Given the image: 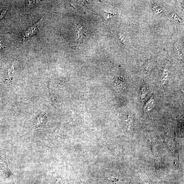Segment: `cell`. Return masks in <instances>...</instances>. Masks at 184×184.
Masks as SVG:
<instances>
[{
    "instance_id": "1",
    "label": "cell",
    "mask_w": 184,
    "mask_h": 184,
    "mask_svg": "<svg viewBox=\"0 0 184 184\" xmlns=\"http://www.w3.org/2000/svg\"><path fill=\"white\" fill-rule=\"evenodd\" d=\"M43 19V18H42L37 23L27 30L23 35V41H26L37 32L41 26Z\"/></svg>"
},
{
    "instance_id": "2",
    "label": "cell",
    "mask_w": 184,
    "mask_h": 184,
    "mask_svg": "<svg viewBox=\"0 0 184 184\" xmlns=\"http://www.w3.org/2000/svg\"><path fill=\"white\" fill-rule=\"evenodd\" d=\"M99 14L100 17L105 21L108 20L116 15L114 14L107 13V12L104 11L100 12Z\"/></svg>"
},
{
    "instance_id": "3",
    "label": "cell",
    "mask_w": 184,
    "mask_h": 184,
    "mask_svg": "<svg viewBox=\"0 0 184 184\" xmlns=\"http://www.w3.org/2000/svg\"><path fill=\"white\" fill-rule=\"evenodd\" d=\"M40 1H26V10L30 11L34 8L35 6L39 3Z\"/></svg>"
},
{
    "instance_id": "4",
    "label": "cell",
    "mask_w": 184,
    "mask_h": 184,
    "mask_svg": "<svg viewBox=\"0 0 184 184\" xmlns=\"http://www.w3.org/2000/svg\"><path fill=\"white\" fill-rule=\"evenodd\" d=\"M154 98H152L147 103L144 108V111L145 112L149 111L154 106Z\"/></svg>"
},
{
    "instance_id": "5",
    "label": "cell",
    "mask_w": 184,
    "mask_h": 184,
    "mask_svg": "<svg viewBox=\"0 0 184 184\" xmlns=\"http://www.w3.org/2000/svg\"><path fill=\"white\" fill-rule=\"evenodd\" d=\"M78 35V39L84 37L86 35V30L84 26H78L77 29Z\"/></svg>"
},
{
    "instance_id": "6",
    "label": "cell",
    "mask_w": 184,
    "mask_h": 184,
    "mask_svg": "<svg viewBox=\"0 0 184 184\" xmlns=\"http://www.w3.org/2000/svg\"><path fill=\"white\" fill-rule=\"evenodd\" d=\"M7 11V10H3L0 12V21L5 16Z\"/></svg>"
},
{
    "instance_id": "7",
    "label": "cell",
    "mask_w": 184,
    "mask_h": 184,
    "mask_svg": "<svg viewBox=\"0 0 184 184\" xmlns=\"http://www.w3.org/2000/svg\"><path fill=\"white\" fill-rule=\"evenodd\" d=\"M5 47V45L2 39H0V49H3Z\"/></svg>"
}]
</instances>
